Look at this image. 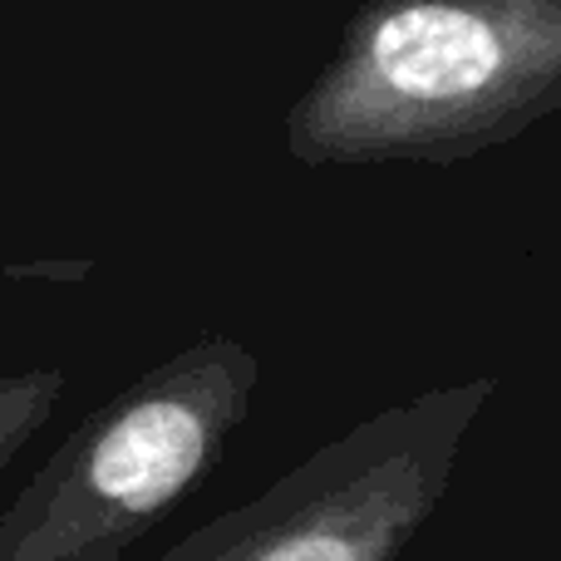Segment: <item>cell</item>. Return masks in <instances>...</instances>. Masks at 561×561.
Instances as JSON below:
<instances>
[{
	"instance_id": "obj_1",
	"label": "cell",
	"mask_w": 561,
	"mask_h": 561,
	"mask_svg": "<svg viewBox=\"0 0 561 561\" xmlns=\"http://www.w3.org/2000/svg\"><path fill=\"white\" fill-rule=\"evenodd\" d=\"M561 104V0H365L286 108L300 168L468 163Z\"/></svg>"
},
{
	"instance_id": "obj_2",
	"label": "cell",
	"mask_w": 561,
	"mask_h": 561,
	"mask_svg": "<svg viewBox=\"0 0 561 561\" xmlns=\"http://www.w3.org/2000/svg\"><path fill=\"white\" fill-rule=\"evenodd\" d=\"M262 359L197 335L89 409L0 507V561H124L193 497L252 414Z\"/></svg>"
},
{
	"instance_id": "obj_3",
	"label": "cell",
	"mask_w": 561,
	"mask_h": 561,
	"mask_svg": "<svg viewBox=\"0 0 561 561\" xmlns=\"http://www.w3.org/2000/svg\"><path fill=\"white\" fill-rule=\"evenodd\" d=\"M493 394L497 379L473 375L375 409L153 561H404Z\"/></svg>"
},
{
	"instance_id": "obj_4",
	"label": "cell",
	"mask_w": 561,
	"mask_h": 561,
	"mask_svg": "<svg viewBox=\"0 0 561 561\" xmlns=\"http://www.w3.org/2000/svg\"><path fill=\"white\" fill-rule=\"evenodd\" d=\"M69 389L65 369H15L0 375V473L20 458V448L49 424V414L59 409Z\"/></svg>"
}]
</instances>
